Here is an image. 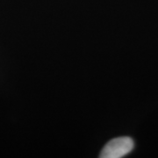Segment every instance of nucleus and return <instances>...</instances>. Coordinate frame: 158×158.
Wrapping results in <instances>:
<instances>
[{
    "instance_id": "obj_1",
    "label": "nucleus",
    "mask_w": 158,
    "mask_h": 158,
    "mask_svg": "<svg viewBox=\"0 0 158 158\" xmlns=\"http://www.w3.org/2000/svg\"><path fill=\"white\" fill-rule=\"evenodd\" d=\"M135 146L134 141L130 137H118L108 141L102 149L99 157L121 158L129 154Z\"/></svg>"
}]
</instances>
